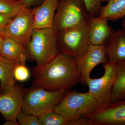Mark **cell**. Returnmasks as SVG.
I'll use <instances>...</instances> for the list:
<instances>
[{"label":"cell","instance_id":"1","mask_svg":"<svg viewBox=\"0 0 125 125\" xmlns=\"http://www.w3.org/2000/svg\"><path fill=\"white\" fill-rule=\"evenodd\" d=\"M33 85L47 90H69L80 83L78 60L60 53L44 65L34 67Z\"/></svg>","mask_w":125,"mask_h":125},{"label":"cell","instance_id":"2","mask_svg":"<svg viewBox=\"0 0 125 125\" xmlns=\"http://www.w3.org/2000/svg\"><path fill=\"white\" fill-rule=\"evenodd\" d=\"M26 48L28 59L36 61V66L44 65L60 53L57 33L52 28L34 29Z\"/></svg>","mask_w":125,"mask_h":125},{"label":"cell","instance_id":"3","mask_svg":"<svg viewBox=\"0 0 125 125\" xmlns=\"http://www.w3.org/2000/svg\"><path fill=\"white\" fill-rule=\"evenodd\" d=\"M68 90L51 91L33 86L25 88L21 112L38 117L49 112L54 111Z\"/></svg>","mask_w":125,"mask_h":125},{"label":"cell","instance_id":"4","mask_svg":"<svg viewBox=\"0 0 125 125\" xmlns=\"http://www.w3.org/2000/svg\"><path fill=\"white\" fill-rule=\"evenodd\" d=\"M99 109L97 103L89 91L81 93L70 90L54 108V112L64 117L68 121H72Z\"/></svg>","mask_w":125,"mask_h":125},{"label":"cell","instance_id":"5","mask_svg":"<svg viewBox=\"0 0 125 125\" xmlns=\"http://www.w3.org/2000/svg\"><path fill=\"white\" fill-rule=\"evenodd\" d=\"M90 17L83 0H60L52 28L57 33L89 24Z\"/></svg>","mask_w":125,"mask_h":125},{"label":"cell","instance_id":"6","mask_svg":"<svg viewBox=\"0 0 125 125\" xmlns=\"http://www.w3.org/2000/svg\"><path fill=\"white\" fill-rule=\"evenodd\" d=\"M60 53L79 60L89 49V24L71 28L57 33Z\"/></svg>","mask_w":125,"mask_h":125},{"label":"cell","instance_id":"7","mask_svg":"<svg viewBox=\"0 0 125 125\" xmlns=\"http://www.w3.org/2000/svg\"><path fill=\"white\" fill-rule=\"evenodd\" d=\"M104 74L101 78L88 79L89 92L96 100L99 109H105L112 104V93L116 79L115 65L107 61L103 64Z\"/></svg>","mask_w":125,"mask_h":125},{"label":"cell","instance_id":"8","mask_svg":"<svg viewBox=\"0 0 125 125\" xmlns=\"http://www.w3.org/2000/svg\"><path fill=\"white\" fill-rule=\"evenodd\" d=\"M34 29L33 14L32 9L28 8L18 14L0 31V33L26 48Z\"/></svg>","mask_w":125,"mask_h":125},{"label":"cell","instance_id":"9","mask_svg":"<svg viewBox=\"0 0 125 125\" xmlns=\"http://www.w3.org/2000/svg\"><path fill=\"white\" fill-rule=\"evenodd\" d=\"M25 88L16 83L9 92L0 94V113L6 120L17 122V116L22 107Z\"/></svg>","mask_w":125,"mask_h":125},{"label":"cell","instance_id":"10","mask_svg":"<svg viewBox=\"0 0 125 125\" xmlns=\"http://www.w3.org/2000/svg\"><path fill=\"white\" fill-rule=\"evenodd\" d=\"M83 116L89 118L91 125H125V99Z\"/></svg>","mask_w":125,"mask_h":125},{"label":"cell","instance_id":"11","mask_svg":"<svg viewBox=\"0 0 125 125\" xmlns=\"http://www.w3.org/2000/svg\"><path fill=\"white\" fill-rule=\"evenodd\" d=\"M78 61L80 72V83L82 85H87V81L90 77V74L94 68L99 64H104L108 61L104 44H90L85 55Z\"/></svg>","mask_w":125,"mask_h":125},{"label":"cell","instance_id":"12","mask_svg":"<svg viewBox=\"0 0 125 125\" xmlns=\"http://www.w3.org/2000/svg\"><path fill=\"white\" fill-rule=\"evenodd\" d=\"M104 45L108 61L115 64L125 62V32L123 29L114 31Z\"/></svg>","mask_w":125,"mask_h":125},{"label":"cell","instance_id":"13","mask_svg":"<svg viewBox=\"0 0 125 125\" xmlns=\"http://www.w3.org/2000/svg\"><path fill=\"white\" fill-rule=\"evenodd\" d=\"M60 0H45L32 9L34 19V28H52L56 10Z\"/></svg>","mask_w":125,"mask_h":125},{"label":"cell","instance_id":"14","mask_svg":"<svg viewBox=\"0 0 125 125\" xmlns=\"http://www.w3.org/2000/svg\"><path fill=\"white\" fill-rule=\"evenodd\" d=\"M108 19L97 17H90L89 36L91 44L103 45L114 31L108 24Z\"/></svg>","mask_w":125,"mask_h":125},{"label":"cell","instance_id":"15","mask_svg":"<svg viewBox=\"0 0 125 125\" xmlns=\"http://www.w3.org/2000/svg\"><path fill=\"white\" fill-rule=\"evenodd\" d=\"M1 56L25 65L28 59L27 49L8 36L4 35L0 49Z\"/></svg>","mask_w":125,"mask_h":125},{"label":"cell","instance_id":"16","mask_svg":"<svg viewBox=\"0 0 125 125\" xmlns=\"http://www.w3.org/2000/svg\"><path fill=\"white\" fill-rule=\"evenodd\" d=\"M20 64L18 62L0 57V83L2 94L9 92L16 83L14 75L15 70Z\"/></svg>","mask_w":125,"mask_h":125},{"label":"cell","instance_id":"17","mask_svg":"<svg viewBox=\"0 0 125 125\" xmlns=\"http://www.w3.org/2000/svg\"><path fill=\"white\" fill-rule=\"evenodd\" d=\"M101 8L99 17L115 21L125 17V0H107Z\"/></svg>","mask_w":125,"mask_h":125},{"label":"cell","instance_id":"18","mask_svg":"<svg viewBox=\"0 0 125 125\" xmlns=\"http://www.w3.org/2000/svg\"><path fill=\"white\" fill-rule=\"evenodd\" d=\"M116 79L112 93V104L125 99V62L115 65Z\"/></svg>","mask_w":125,"mask_h":125},{"label":"cell","instance_id":"19","mask_svg":"<svg viewBox=\"0 0 125 125\" xmlns=\"http://www.w3.org/2000/svg\"><path fill=\"white\" fill-rule=\"evenodd\" d=\"M27 8L22 0H0V14L15 17Z\"/></svg>","mask_w":125,"mask_h":125},{"label":"cell","instance_id":"20","mask_svg":"<svg viewBox=\"0 0 125 125\" xmlns=\"http://www.w3.org/2000/svg\"><path fill=\"white\" fill-rule=\"evenodd\" d=\"M40 125H67L68 121L54 111L46 113L38 117Z\"/></svg>","mask_w":125,"mask_h":125},{"label":"cell","instance_id":"21","mask_svg":"<svg viewBox=\"0 0 125 125\" xmlns=\"http://www.w3.org/2000/svg\"><path fill=\"white\" fill-rule=\"evenodd\" d=\"M86 10L90 17H97L99 15L102 7L103 0H83Z\"/></svg>","mask_w":125,"mask_h":125},{"label":"cell","instance_id":"22","mask_svg":"<svg viewBox=\"0 0 125 125\" xmlns=\"http://www.w3.org/2000/svg\"><path fill=\"white\" fill-rule=\"evenodd\" d=\"M17 120L21 125H40L38 117L31 115L25 114L21 112L17 116Z\"/></svg>","mask_w":125,"mask_h":125},{"label":"cell","instance_id":"23","mask_svg":"<svg viewBox=\"0 0 125 125\" xmlns=\"http://www.w3.org/2000/svg\"><path fill=\"white\" fill-rule=\"evenodd\" d=\"M14 75L16 81H25L29 78V71L25 65L20 64L16 67Z\"/></svg>","mask_w":125,"mask_h":125},{"label":"cell","instance_id":"24","mask_svg":"<svg viewBox=\"0 0 125 125\" xmlns=\"http://www.w3.org/2000/svg\"><path fill=\"white\" fill-rule=\"evenodd\" d=\"M67 125H91L89 118L82 116L76 120L68 121Z\"/></svg>","mask_w":125,"mask_h":125},{"label":"cell","instance_id":"25","mask_svg":"<svg viewBox=\"0 0 125 125\" xmlns=\"http://www.w3.org/2000/svg\"><path fill=\"white\" fill-rule=\"evenodd\" d=\"M15 17L0 14V31L6 26Z\"/></svg>","mask_w":125,"mask_h":125},{"label":"cell","instance_id":"26","mask_svg":"<svg viewBox=\"0 0 125 125\" xmlns=\"http://www.w3.org/2000/svg\"><path fill=\"white\" fill-rule=\"evenodd\" d=\"M45 0H22L24 4L27 8H30L31 6L34 7L38 6Z\"/></svg>","mask_w":125,"mask_h":125},{"label":"cell","instance_id":"27","mask_svg":"<svg viewBox=\"0 0 125 125\" xmlns=\"http://www.w3.org/2000/svg\"><path fill=\"white\" fill-rule=\"evenodd\" d=\"M3 125H19L18 122H15L11 120H6Z\"/></svg>","mask_w":125,"mask_h":125},{"label":"cell","instance_id":"28","mask_svg":"<svg viewBox=\"0 0 125 125\" xmlns=\"http://www.w3.org/2000/svg\"><path fill=\"white\" fill-rule=\"evenodd\" d=\"M4 35L0 33V49L1 46V43H2V40L4 38ZM0 57H1L0 55Z\"/></svg>","mask_w":125,"mask_h":125},{"label":"cell","instance_id":"29","mask_svg":"<svg viewBox=\"0 0 125 125\" xmlns=\"http://www.w3.org/2000/svg\"><path fill=\"white\" fill-rule=\"evenodd\" d=\"M122 26L123 29L125 32V17L123 18V21H122Z\"/></svg>","mask_w":125,"mask_h":125},{"label":"cell","instance_id":"30","mask_svg":"<svg viewBox=\"0 0 125 125\" xmlns=\"http://www.w3.org/2000/svg\"><path fill=\"white\" fill-rule=\"evenodd\" d=\"M107 0H103V2H107Z\"/></svg>","mask_w":125,"mask_h":125},{"label":"cell","instance_id":"31","mask_svg":"<svg viewBox=\"0 0 125 125\" xmlns=\"http://www.w3.org/2000/svg\"></svg>","mask_w":125,"mask_h":125}]
</instances>
